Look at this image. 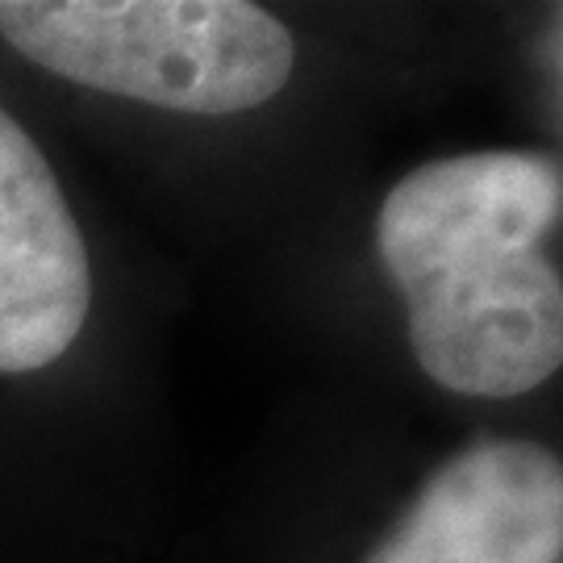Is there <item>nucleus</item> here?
<instances>
[{
  "instance_id": "nucleus-1",
  "label": "nucleus",
  "mask_w": 563,
  "mask_h": 563,
  "mask_svg": "<svg viewBox=\"0 0 563 563\" xmlns=\"http://www.w3.org/2000/svg\"><path fill=\"white\" fill-rule=\"evenodd\" d=\"M560 225L563 172L543 151L446 155L393 184L376 251L430 380L501 401L560 372Z\"/></svg>"
},
{
  "instance_id": "nucleus-4",
  "label": "nucleus",
  "mask_w": 563,
  "mask_h": 563,
  "mask_svg": "<svg viewBox=\"0 0 563 563\" xmlns=\"http://www.w3.org/2000/svg\"><path fill=\"white\" fill-rule=\"evenodd\" d=\"M88 305L80 222L46 155L0 109V376L38 372L71 351Z\"/></svg>"
},
{
  "instance_id": "nucleus-3",
  "label": "nucleus",
  "mask_w": 563,
  "mask_h": 563,
  "mask_svg": "<svg viewBox=\"0 0 563 563\" xmlns=\"http://www.w3.org/2000/svg\"><path fill=\"white\" fill-rule=\"evenodd\" d=\"M563 463L539 443H476L443 463L363 563H560Z\"/></svg>"
},
{
  "instance_id": "nucleus-2",
  "label": "nucleus",
  "mask_w": 563,
  "mask_h": 563,
  "mask_svg": "<svg viewBox=\"0 0 563 563\" xmlns=\"http://www.w3.org/2000/svg\"><path fill=\"white\" fill-rule=\"evenodd\" d=\"M0 38L63 80L225 118L292 76V34L242 0H0Z\"/></svg>"
}]
</instances>
